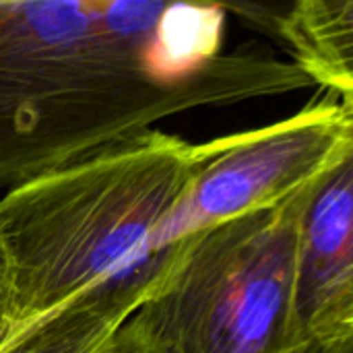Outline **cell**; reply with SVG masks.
<instances>
[{
	"label": "cell",
	"instance_id": "obj_2",
	"mask_svg": "<svg viewBox=\"0 0 353 353\" xmlns=\"http://www.w3.org/2000/svg\"><path fill=\"white\" fill-rule=\"evenodd\" d=\"M192 165V143L151 128L12 184L0 199V252L17 327L143 269Z\"/></svg>",
	"mask_w": 353,
	"mask_h": 353
},
{
	"label": "cell",
	"instance_id": "obj_8",
	"mask_svg": "<svg viewBox=\"0 0 353 353\" xmlns=\"http://www.w3.org/2000/svg\"><path fill=\"white\" fill-rule=\"evenodd\" d=\"M97 353H163L153 343H149L128 319L108 337V341L97 350Z\"/></svg>",
	"mask_w": 353,
	"mask_h": 353
},
{
	"label": "cell",
	"instance_id": "obj_11",
	"mask_svg": "<svg viewBox=\"0 0 353 353\" xmlns=\"http://www.w3.org/2000/svg\"><path fill=\"white\" fill-rule=\"evenodd\" d=\"M8 2H19V0H0V4H8Z\"/></svg>",
	"mask_w": 353,
	"mask_h": 353
},
{
	"label": "cell",
	"instance_id": "obj_5",
	"mask_svg": "<svg viewBox=\"0 0 353 353\" xmlns=\"http://www.w3.org/2000/svg\"><path fill=\"white\" fill-rule=\"evenodd\" d=\"M296 327L300 341L353 333V147L302 188Z\"/></svg>",
	"mask_w": 353,
	"mask_h": 353
},
{
	"label": "cell",
	"instance_id": "obj_10",
	"mask_svg": "<svg viewBox=\"0 0 353 353\" xmlns=\"http://www.w3.org/2000/svg\"><path fill=\"white\" fill-rule=\"evenodd\" d=\"M17 323L12 316V302H10V283H8V273L6 265L0 252V345L14 333Z\"/></svg>",
	"mask_w": 353,
	"mask_h": 353
},
{
	"label": "cell",
	"instance_id": "obj_9",
	"mask_svg": "<svg viewBox=\"0 0 353 353\" xmlns=\"http://www.w3.org/2000/svg\"><path fill=\"white\" fill-rule=\"evenodd\" d=\"M290 353H353V333L323 339H302Z\"/></svg>",
	"mask_w": 353,
	"mask_h": 353
},
{
	"label": "cell",
	"instance_id": "obj_1",
	"mask_svg": "<svg viewBox=\"0 0 353 353\" xmlns=\"http://www.w3.org/2000/svg\"><path fill=\"white\" fill-rule=\"evenodd\" d=\"M292 0L0 4V184L201 108L316 87L292 60L228 48V17L281 43Z\"/></svg>",
	"mask_w": 353,
	"mask_h": 353
},
{
	"label": "cell",
	"instance_id": "obj_4",
	"mask_svg": "<svg viewBox=\"0 0 353 353\" xmlns=\"http://www.w3.org/2000/svg\"><path fill=\"white\" fill-rule=\"evenodd\" d=\"M352 147L353 103L333 93L269 126L194 145L190 182L161 248L290 199Z\"/></svg>",
	"mask_w": 353,
	"mask_h": 353
},
{
	"label": "cell",
	"instance_id": "obj_7",
	"mask_svg": "<svg viewBox=\"0 0 353 353\" xmlns=\"http://www.w3.org/2000/svg\"><path fill=\"white\" fill-rule=\"evenodd\" d=\"M281 46L316 87L353 103V0H292Z\"/></svg>",
	"mask_w": 353,
	"mask_h": 353
},
{
	"label": "cell",
	"instance_id": "obj_3",
	"mask_svg": "<svg viewBox=\"0 0 353 353\" xmlns=\"http://www.w3.org/2000/svg\"><path fill=\"white\" fill-rule=\"evenodd\" d=\"M304 188V186H302ZM302 188L172 244L128 323L163 353H290L296 327V242Z\"/></svg>",
	"mask_w": 353,
	"mask_h": 353
},
{
	"label": "cell",
	"instance_id": "obj_6",
	"mask_svg": "<svg viewBox=\"0 0 353 353\" xmlns=\"http://www.w3.org/2000/svg\"><path fill=\"white\" fill-rule=\"evenodd\" d=\"M170 252L172 244L159 248L137 273L97 285L17 327L0 345V353H97L151 292Z\"/></svg>",
	"mask_w": 353,
	"mask_h": 353
}]
</instances>
